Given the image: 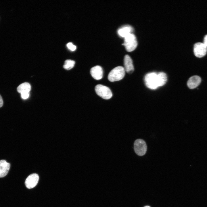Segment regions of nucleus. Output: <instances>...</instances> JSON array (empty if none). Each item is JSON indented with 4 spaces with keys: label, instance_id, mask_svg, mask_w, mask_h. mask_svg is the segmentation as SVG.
Returning a JSON list of instances; mask_svg holds the SVG:
<instances>
[{
    "label": "nucleus",
    "instance_id": "nucleus-15",
    "mask_svg": "<svg viewBox=\"0 0 207 207\" xmlns=\"http://www.w3.org/2000/svg\"><path fill=\"white\" fill-rule=\"evenodd\" d=\"M75 64L74 61L70 60H66L63 66L64 68L67 70H69L72 68Z\"/></svg>",
    "mask_w": 207,
    "mask_h": 207
},
{
    "label": "nucleus",
    "instance_id": "nucleus-20",
    "mask_svg": "<svg viewBox=\"0 0 207 207\" xmlns=\"http://www.w3.org/2000/svg\"><path fill=\"white\" fill-rule=\"evenodd\" d=\"M150 207L149 206H145V207Z\"/></svg>",
    "mask_w": 207,
    "mask_h": 207
},
{
    "label": "nucleus",
    "instance_id": "nucleus-2",
    "mask_svg": "<svg viewBox=\"0 0 207 207\" xmlns=\"http://www.w3.org/2000/svg\"><path fill=\"white\" fill-rule=\"evenodd\" d=\"M125 71L123 67L122 66L116 67L109 72L108 75V79L112 82L120 80L124 77Z\"/></svg>",
    "mask_w": 207,
    "mask_h": 207
},
{
    "label": "nucleus",
    "instance_id": "nucleus-5",
    "mask_svg": "<svg viewBox=\"0 0 207 207\" xmlns=\"http://www.w3.org/2000/svg\"><path fill=\"white\" fill-rule=\"evenodd\" d=\"M95 89L96 94L104 99H109L112 97V93L111 90L106 86L97 85L95 86Z\"/></svg>",
    "mask_w": 207,
    "mask_h": 207
},
{
    "label": "nucleus",
    "instance_id": "nucleus-12",
    "mask_svg": "<svg viewBox=\"0 0 207 207\" xmlns=\"http://www.w3.org/2000/svg\"><path fill=\"white\" fill-rule=\"evenodd\" d=\"M133 31V28L129 26H126L120 28L118 30V34L121 37H125Z\"/></svg>",
    "mask_w": 207,
    "mask_h": 207
},
{
    "label": "nucleus",
    "instance_id": "nucleus-13",
    "mask_svg": "<svg viewBox=\"0 0 207 207\" xmlns=\"http://www.w3.org/2000/svg\"><path fill=\"white\" fill-rule=\"evenodd\" d=\"M31 89V86L29 83L25 82L18 86L17 88L18 92L21 94L26 93H29Z\"/></svg>",
    "mask_w": 207,
    "mask_h": 207
},
{
    "label": "nucleus",
    "instance_id": "nucleus-14",
    "mask_svg": "<svg viewBox=\"0 0 207 207\" xmlns=\"http://www.w3.org/2000/svg\"><path fill=\"white\" fill-rule=\"evenodd\" d=\"M159 77L160 86L164 85L166 83L167 80V76L166 74L163 72L158 73Z\"/></svg>",
    "mask_w": 207,
    "mask_h": 207
},
{
    "label": "nucleus",
    "instance_id": "nucleus-6",
    "mask_svg": "<svg viewBox=\"0 0 207 207\" xmlns=\"http://www.w3.org/2000/svg\"><path fill=\"white\" fill-rule=\"evenodd\" d=\"M193 52L195 55L197 57H202L206 53L207 47L203 43H197L194 45Z\"/></svg>",
    "mask_w": 207,
    "mask_h": 207
},
{
    "label": "nucleus",
    "instance_id": "nucleus-18",
    "mask_svg": "<svg viewBox=\"0 0 207 207\" xmlns=\"http://www.w3.org/2000/svg\"><path fill=\"white\" fill-rule=\"evenodd\" d=\"M203 43L207 47V34L204 37Z\"/></svg>",
    "mask_w": 207,
    "mask_h": 207
},
{
    "label": "nucleus",
    "instance_id": "nucleus-3",
    "mask_svg": "<svg viewBox=\"0 0 207 207\" xmlns=\"http://www.w3.org/2000/svg\"><path fill=\"white\" fill-rule=\"evenodd\" d=\"M133 149L135 153L138 156H143L145 154L147 150L146 143L141 139L135 140L133 143Z\"/></svg>",
    "mask_w": 207,
    "mask_h": 207
},
{
    "label": "nucleus",
    "instance_id": "nucleus-9",
    "mask_svg": "<svg viewBox=\"0 0 207 207\" xmlns=\"http://www.w3.org/2000/svg\"><path fill=\"white\" fill-rule=\"evenodd\" d=\"M201 81L200 77L199 76L195 75L191 76L187 82L188 87L192 89L197 87L200 84Z\"/></svg>",
    "mask_w": 207,
    "mask_h": 207
},
{
    "label": "nucleus",
    "instance_id": "nucleus-17",
    "mask_svg": "<svg viewBox=\"0 0 207 207\" xmlns=\"http://www.w3.org/2000/svg\"><path fill=\"white\" fill-rule=\"evenodd\" d=\"M29 93H23L21 94V98L23 99H26L29 97Z\"/></svg>",
    "mask_w": 207,
    "mask_h": 207
},
{
    "label": "nucleus",
    "instance_id": "nucleus-7",
    "mask_svg": "<svg viewBox=\"0 0 207 207\" xmlns=\"http://www.w3.org/2000/svg\"><path fill=\"white\" fill-rule=\"evenodd\" d=\"M39 176L36 173H33L29 175L26 179L25 184L28 189L32 188L37 184L39 180Z\"/></svg>",
    "mask_w": 207,
    "mask_h": 207
},
{
    "label": "nucleus",
    "instance_id": "nucleus-10",
    "mask_svg": "<svg viewBox=\"0 0 207 207\" xmlns=\"http://www.w3.org/2000/svg\"><path fill=\"white\" fill-rule=\"evenodd\" d=\"M124 69L125 71L129 73L133 72L134 68L133 61L131 57L127 55H126L124 58Z\"/></svg>",
    "mask_w": 207,
    "mask_h": 207
},
{
    "label": "nucleus",
    "instance_id": "nucleus-1",
    "mask_svg": "<svg viewBox=\"0 0 207 207\" xmlns=\"http://www.w3.org/2000/svg\"><path fill=\"white\" fill-rule=\"evenodd\" d=\"M144 81L146 86L151 89H155L160 87L158 73L153 72L147 74Z\"/></svg>",
    "mask_w": 207,
    "mask_h": 207
},
{
    "label": "nucleus",
    "instance_id": "nucleus-11",
    "mask_svg": "<svg viewBox=\"0 0 207 207\" xmlns=\"http://www.w3.org/2000/svg\"><path fill=\"white\" fill-rule=\"evenodd\" d=\"M10 164L5 160H0V177L5 176L9 170Z\"/></svg>",
    "mask_w": 207,
    "mask_h": 207
},
{
    "label": "nucleus",
    "instance_id": "nucleus-19",
    "mask_svg": "<svg viewBox=\"0 0 207 207\" xmlns=\"http://www.w3.org/2000/svg\"><path fill=\"white\" fill-rule=\"evenodd\" d=\"M3 101L1 96L0 95V108L3 105Z\"/></svg>",
    "mask_w": 207,
    "mask_h": 207
},
{
    "label": "nucleus",
    "instance_id": "nucleus-8",
    "mask_svg": "<svg viewBox=\"0 0 207 207\" xmlns=\"http://www.w3.org/2000/svg\"><path fill=\"white\" fill-rule=\"evenodd\" d=\"M90 72L92 76L95 80H99L103 77V70L99 66H96L91 68Z\"/></svg>",
    "mask_w": 207,
    "mask_h": 207
},
{
    "label": "nucleus",
    "instance_id": "nucleus-4",
    "mask_svg": "<svg viewBox=\"0 0 207 207\" xmlns=\"http://www.w3.org/2000/svg\"><path fill=\"white\" fill-rule=\"evenodd\" d=\"M124 42L122 44L128 51L131 52L134 50L137 47V43L135 36L130 33L124 37Z\"/></svg>",
    "mask_w": 207,
    "mask_h": 207
},
{
    "label": "nucleus",
    "instance_id": "nucleus-16",
    "mask_svg": "<svg viewBox=\"0 0 207 207\" xmlns=\"http://www.w3.org/2000/svg\"><path fill=\"white\" fill-rule=\"evenodd\" d=\"M67 46L68 48L72 51L75 50L76 49V47L75 45L73 44L72 43L69 42L67 44Z\"/></svg>",
    "mask_w": 207,
    "mask_h": 207
}]
</instances>
